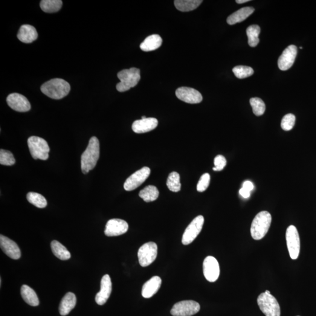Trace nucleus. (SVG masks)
I'll return each instance as SVG.
<instances>
[{"label": "nucleus", "mask_w": 316, "mask_h": 316, "mask_svg": "<svg viewBox=\"0 0 316 316\" xmlns=\"http://www.w3.org/2000/svg\"><path fill=\"white\" fill-rule=\"evenodd\" d=\"M100 157V143L97 138L93 137L89 141L88 147L81 157V169L87 174L96 166Z\"/></svg>", "instance_id": "nucleus-1"}, {"label": "nucleus", "mask_w": 316, "mask_h": 316, "mask_svg": "<svg viewBox=\"0 0 316 316\" xmlns=\"http://www.w3.org/2000/svg\"><path fill=\"white\" fill-rule=\"evenodd\" d=\"M43 94L55 100L62 99L67 95L71 91V86L62 79H51L46 82L40 88Z\"/></svg>", "instance_id": "nucleus-2"}, {"label": "nucleus", "mask_w": 316, "mask_h": 316, "mask_svg": "<svg viewBox=\"0 0 316 316\" xmlns=\"http://www.w3.org/2000/svg\"><path fill=\"white\" fill-rule=\"evenodd\" d=\"M272 222L271 214L266 211H260L252 222L251 234L252 239L260 240L267 234Z\"/></svg>", "instance_id": "nucleus-3"}, {"label": "nucleus", "mask_w": 316, "mask_h": 316, "mask_svg": "<svg viewBox=\"0 0 316 316\" xmlns=\"http://www.w3.org/2000/svg\"><path fill=\"white\" fill-rule=\"evenodd\" d=\"M117 76L120 80L116 88L118 92H124L134 88L141 79L140 70L136 68L125 69L118 72Z\"/></svg>", "instance_id": "nucleus-4"}, {"label": "nucleus", "mask_w": 316, "mask_h": 316, "mask_svg": "<svg viewBox=\"0 0 316 316\" xmlns=\"http://www.w3.org/2000/svg\"><path fill=\"white\" fill-rule=\"evenodd\" d=\"M260 309L266 316H280L279 303L271 294L262 293L257 298Z\"/></svg>", "instance_id": "nucleus-5"}, {"label": "nucleus", "mask_w": 316, "mask_h": 316, "mask_svg": "<svg viewBox=\"0 0 316 316\" xmlns=\"http://www.w3.org/2000/svg\"><path fill=\"white\" fill-rule=\"evenodd\" d=\"M28 146L34 159L45 161L48 159L50 149L44 139L33 136L28 138Z\"/></svg>", "instance_id": "nucleus-6"}, {"label": "nucleus", "mask_w": 316, "mask_h": 316, "mask_svg": "<svg viewBox=\"0 0 316 316\" xmlns=\"http://www.w3.org/2000/svg\"><path fill=\"white\" fill-rule=\"evenodd\" d=\"M158 255V246L156 243L149 242L145 243L139 249V262L143 267H146L155 261Z\"/></svg>", "instance_id": "nucleus-7"}, {"label": "nucleus", "mask_w": 316, "mask_h": 316, "mask_svg": "<svg viewBox=\"0 0 316 316\" xmlns=\"http://www.w3.org/2000/svg\"><path fill=\"white\" fill-rule=\"evenodd\" d=\"M287 246L289 256L292 260H297L300 253V242L299 235L294 225H290L286 233Z\"/></svg>", "instance_id": "nucleus-8"}, {"label": "nucleus", "mask_w": 316, "mask_h": 316, "mask_svg": "<svg viewBox=\"0 0 316 316\" xmlns=\"http://www.w3.org/2000/svg\"><path fill=\"white\" fill-rule=\"evenodd\" d=\"M201 309L199 303L193 300H184L174 304L171 309L173 316H192L198 313Z\"/></svg>", "instance_id": "nucleus-9"}, {"label": "nucleus", "mask_w": 316, "mask_h": 316, "mask_svg": "<svg viewBox=\"0 0 316 316\" xmlns=\"http://www.w3.org/2000/svg\"><path fill=\"white\" fill-rule=\"evenodd\" d=\"M204 222V219L202 216H199L193 219L183 235L182 241L183 244L185 245L190 244L196 239L202 230Z\"/></svg>", "instance_id": "nucleus-10"}, {"label": "nucleus", "mask_w": 316, "mask_h": 316, "mask_svg": "<svg viewBox=\"0 0 316 316\" xmlns=\"http://www.w3.org/2000/svg\"><path fill=\"white\" fill-rule=\"evenodd\" d=\"M150 170L149 167H144L133 173L124 183V188L126 191L136 189L149 178Z\"/></svg>", "instance_id": "nucleus-11"}, {"label": "nucleus", "mask_w": 316, "mask_h": 316, "mask_svg": "<svg viewBox=\"0 0 316 316\" xmlns=\"http://www.w3.org/2000/svg\"><path fill=\"white\" fill-rule=\"evenodd\" d=\"M204 274L208 282H214L218 279L220 275V266L215 258L208 256L204 260Z\"/></svg>", "instance_id": "nucleus-12"}, {"label": "nucleus", "mask_w": 316, "mask_h": 316, "mask_svg": "<svg viewBox=\"0 0 316 316\" xmlns=\"http://www.w3.org/2000/svg\"><path fill=\"white\" fill-rule=\"evenodd\" d=\"M176 97L185 103L189 104H198L201 103L203 100L201 93L196 89L181 87L176 91Z\"/></svg>", "instance_id": "nucleus-13"}, {"label": "nucleus", "mask_w": 316, "mask_h": 316, "mask_svg": "<svg viewBox=\"0 0 316 316\" xmlns=\"http://www.w3.org/2000/svg\"><path fill=\"white\" fill-rule=\"evenodd\" d=\"M297 53V46L291 45L287 47L278 59V67L281 71H287L292 67Z\"/></svg>", "instance_id": "nucleus-14"}, {"label": "nucleus", "mask_w": 316, "mask_h": 316, "mask_svg": "<svg viewBox=\"0 0 316 316\" xmlns=\"http://www.w3.org/2000/svg\"><path fill=\"white\" fill-rule=\"evenodd\" d=\"M129 230V224L123 220L113 219L110 220L106 225V236L108 237H115L121 236Z\"/></svg>", "instance_id": "nucleus-15"}, {"label": "nucleus", "mask_w": 316, "mask_h": 316, "mask_svg": "<svg viewBox=\"0 0 316 316\" xmlns=\"http://www.w3.org/2000/svg\"><path fill=\"white\" fill-rule=\"evenodd\" d=\"M7 103L11 109L18 112H27L31 108L30 101L24 95L19 93H12L8 95Z\"/></svg>", "instance_id": "nucleus-16"}, {"label": "nucleus", "mask_w": 316, "mask_h": 316, "mask_svg": "<svg viewBox=\"0 0 316 316\" xmlns=\"http://www.w3.org/2000/svg\"><path fill=\"white\" fill-rule=\"evenodd\" d=\"M0 246L2 251L11 259L19 260L21 257V252L17 243L2 235L0 236Z\"/></svg>", "instance_id": "nucleus-17"}, {"label": "nucleus", "mask_w": 316, "mask_h": 316, "mask_svg": "<svg viewBox=\"0 0 316 316\" xmlns=\"http://www.w3.org/2000/svg\"><path fill=\"white\" fill-rule=\"evenodd\" d=\"M112 291L111 278L109 275H105L101 280L100 291L95 296V300L98 305H103L107 302Z\"/></svg>", "instance_id": "nucleus-18"}, {"label": "nucleus", "mask_w": 316, "mask_h": 316, "mask_svg": "<svg viewBox=\"0 0 316 316\" xmlns=\"http://www.w3.org/2000/svg\"><path fill=\"white\" fill-rule=\"evenodd\" d=\"M158 121L155 118H147L136 120L132 124L133 131L137 134H143L152 131L157 127Z\"/></svg>", "instance_id": "nucleus-19"}, {"label": "nucleus", "mask_w": 316, "mask_h": 316, "mask_svg": "<svg viewBox=\"0 0 316 316\" xmlns=\"http://www.w3.org/2000/svg\"><path fill=\"white\" fill-rule=\"evenodd\" d=\"M162 280L160 277H153L144 284L142 289V295L146 298L153 297L161 288Z\"/></svg>", "instance_id": "nucleus-20"}, {"label": "nucleus", "mask_w": 316, "mask_h": 316, "mask_svg": "<svg viewBox=\"0 0 316 316\" xmlns=\"http://www.w3.org/2000/svg\"><path fill=\"white\" fill-rule=\"evenodd\" d=\"M36 29L30 25H23L20 27L17 37L20 41L25 43H32L37 38Z\"/></svg>", "instance_id": "nucleus-21"}, {"label": "nucleus", "mask_w": 316, "mask_h": 316, "mask_svg": "<svg viewBox=\"0 0 316 316\" xmlns=\"http://www.w3.org/2000/svg\"><path fill=\"white\" fill-rule=\"evenodd\" d=\"M76 301V296L73 293H67L60 303L59 310L60 315H68L74 308Z\"/></svg>", "instance_id": "nucleus-22"}, {"label": "nucleus", "mask_w": 316, "mask_h": 316, "mask_svg": "<svg viewBox=\"0 0 316 316\" xmlns=\"http://www.w3.org/2000/svg\"><path fill=\"white\" fill-rule=\"evenodd\" d=\"M254 11V8L251 7H246L241 8V9L236 11V12L229 16L227 18V22L230 25L242 22L247 19L249 16H250L252 14H253Z\"/></svg>", "instance_id": "nucleus-23"}, {"label": "nucleus", "mask_w": 316, "mask_h": 316, "mask_svg": "<svg viewBox=\"0 0 316 316\" xmlns=\"http://www.w3.org/2000/svg\"><path fill=\"white\" fill-rule=\"evenodd\" d=\"M162 43V39L159 35H152L144 40L140 45V48L145 52L155 51L160 47Z\"/></svg>", "instance_id": "nucleus-24"}, {"label": "nucleus", "mask_w": 316, "mask_h": 316, "mask_svg": "<svg viewBox=\"0 0 316 316\" xmlns=\"http://www.w3.org/2000/svg\"><path fill=\"white\" fill-rule=\"evenodd\" d=\"M21 294L23 299L26 303L31 306L39 305V298L33 289L28 285H22L21 289Z\"/></svg>", "instance_id": "nucleus-25"}, {"label": "nucleus", "mask_w": 316, "mask_h": 316, "mask_svg": "<svg viewBox=\"0 0 316 316\" xmlns=\"http://www.w3.org/2000/svg\"><path fill=\"white\" fill-rule=\"evenodd\" d=\"M202 0H175V7L182 12H188L196 9L202 4Z\"/></svg>", "instance_id": "nucleus-26"}, {"label": "nucleus", "mask_w": 316, "mask_h": 316, "mask_svg": "<svg viewBox=\"0 0 316 316\" xmlns=\"http://www.w3.org/2000/svg\"><path fill=\"white\" fill-rule=\"evenodd\" d=\"M51 246L52 252L57 259L63 260H66L71 259V255L70 252L62 243L55 240L52 242Z\"/></svg>", "instance_id": "nucleus-27"}, {"label": "nucleus", "mask_w": 316, "mask_h": 316, "mask_svg": "<svg viewBox=\"0 0 316 316\" xmlns=\"http://www.w3.org/2000/svg\"><path fill=\"white\" fill-rule=\"evenodd\" d=\"M159 190L154 186L149 185L141 190L139 196L146 202H151L156 201L159 197Z\"/></svg>", "instance_id": "nucleus-28"}, {"label": "nucleus", "mask_w": 316, "mask_h": 316, "mask_svg": "<svg viewBox=\"0 0 316 316\" xmlns=\"http://www.w3.org/2000/svg\"><path fill=\"white\" fill-rule=\"evenodd\" d=\"M62 4L61 0H42L40 1V7L45 13H54L59 11Z\"/></svg>", "instance_id": "nucleus-29"}, {"label": "nucleus", "mask_w": 316, "mask_h": 316, "mask_svg": "<svg viewBox=\"0 0 316 316\" xmlns=\"http://www.w3.org/2000/svg\"><path fill=\"white\" fill-rule=\"evenodd\" d=\"M260 28L259 25H252L246 29V34L248 38V44L251 47H256L260 42L259 35Z\"/></svg>", "instance_id": "nucleus-30"}, {"label": "nucleus", "mask_w": 316, "mask_h": 316, "mask_svg": "<svg viewBox=\"0 0 316 316\" xmlns=\"http://www.w3.org/2000/svg\"><path fill=\"white\" fill-rule=\"evenodd\" d=\"M28 201L37 208H43L47 205V201L40 194L36 192H30L27 194Z\"/></svg>", "instance_id": "nucleus-31"}, {"label": "nucleus", "mask_w": 316, "mask_h": 316, "mask_svg": "<svg viewBox=\"0 0 316 316\" xmlns=\"http://www.w3.org/2000/svg\"><path fill=\"white\" fill-rule=\"evenodd\" d=\"M167 185L168 188L172 192H179L181 189L179 174L176 172L170 173L169 176H168Z\"/></svg>", "instance_id": "nucleus-32"}, {"label": "nucleus", "mask_w": 316, "mask_h": 316, "mask_svg": "<svg viewBox=\"0 0 316 316\" xmlns=\"http://www.w3.org/2000/svg\"><path fill=\"white\" fill-rule=\"evenodd\" d=\"M253 110L254 114L257 116H260L264 114L266 109L265 104L260 98H252L249 101Z\"/></svg>", "instance_id": "nucleus-33"}, {"label": "nucleus", "mask_w": 316, "mask_h": 316, "mask_svg": "<svg viewBox=\"0 0 316 316\" xmlns=\"http://www.w3.org/2000/svg\"><path fill=\"white\" fill-rule=\"evenodd\" d=\"M233 72L235 76L239 79H245L251 76L254 72L253 69L246 66H236L233 69Z\"/></svg>", "instance_id": "nucleus-34"}, {"label": "nucleus", "mask_w": 316, "mask_h": 316, "mask_svg": "<svg viewBox=\"0 0 316 316\" xmlns=\"http://www.w3.org/2000/svg\"><path fill=\"white\" fill-rule=\"evenodd\" d=\"M16 159L9 150L1 149L0 150V164L5 166H12L15 164Z\"/></svg>", "instance_id": "nucleus-35"}, {"label": "nucleus", "mask_w": 316, "mask_h": 316, "mask_svg": "<svg viewBox=\"0 0 316 316\" xmlns=\"http://www.w3.org/2000/svg\"><path fill=\"white\" fill-rule=\"evenodd\" d=\"M296 117L295 115L288 114L284 116L281 122V127L284 131H288L295 126Z\"/></svg>", "instance_id": "nucleus-36"}, {"label": "nucleus", "mask_w": 316, "mask_h": 316, "mask_svg": "<svg viewBox=\"0 0 316 316\" xmlns=\"http://www.w3.org/2000/svg\"><path fill=\"white\" fill-rule=\"evenodd\" d=\"M210 182V176L209 174L207 173L204 174L200 179L198 185H197V190L199 192H204L208 188V186H209Z\"/></svg>", "instance_id": "nucleus-37"}, {"label": "nucleus", "mask_w": 316, "mask_h": 316, "mask_svg": "<svg viewBox=\"0 0 316 316\" xmlns=\"http://www.w3.org/2000/svg\"><path fill=\"white\" fill-rule=\"evenodd\" d=\"M214 166L213 168V170L214 171H221L226 166L227 164V161L224 156L223 155H217L215 158H214Z\"/></svg>", "instance_id": "nucleus-38"}, {"label": "nucleus", "mask_w": 316, "mask_h": 316, "mask_svg": "<svg viewBox=\"0 0 316 316\" xmlns=\"http://www.w3.org/2000/svg\"><path fill=\"white\" fill-rule=\"evenodd\" d=\"M254 184L251 181H246L243 182L242 187L245 188V189L247 190L249 192H251L252 190L254 189Z\"/></svg>", "instance_id": "nucleus-39"}, {"label": "nucleus", "mask_w": 316, "mask_h": 316, "mask_svg": "<svg viewBox=\"0 0 316 316\" xmlns=\"http://www.w3.org/2000/svg\"><path fill=\"white\" fill-rule=\"evenodd\" d=\"M240 195L245 199H248L250 196V192L242 187L239 191Z\"/></svg>", "instance_id": "nucleus-40"}, {"label": "nucleus", "mask_w": 316, "mask_h": 316, "mask_svg": "<svg viewBox=\"0 0 316 316\" xmlns=\"http://www.w3.org/2000/svg\"><path fill=\"white\" fill-rule=\"evenodd\" d=\"M249 1H250V0H237L236 2L238 4H243Z\"/></svg>", "instance_id": "nucleus-41"}, {"label": "nucleus", "mask_w": 316, "mask_h": 316, "mask_svg": "<svg viewBox=\"0 0 316 316\" xmlns=\"http://www.w3.org/2000/svg\"><path fill=\"white\" fill-rule=\"evenodd\" d=\"M265 292L266 293V294H271L270 292L268 291V290H266V291Z\"/></svg>", "instance_id": "nucleus-42"}, {"label": "nucleus", "mask_w": 316, "mask_h": 316, "mask_svg": "<svg viewBox=\"0 0 316 316\" xmlns=\"http://www.w3.org/2000/svg\"><path fill=\"white\" fill-rule=\"evenodd\" d=\"M146 118H147V117H146V116H143V117H142V118H141V119H146Z\"/></svg>", "instance_id": "nucleus-43"}]
</instances>
